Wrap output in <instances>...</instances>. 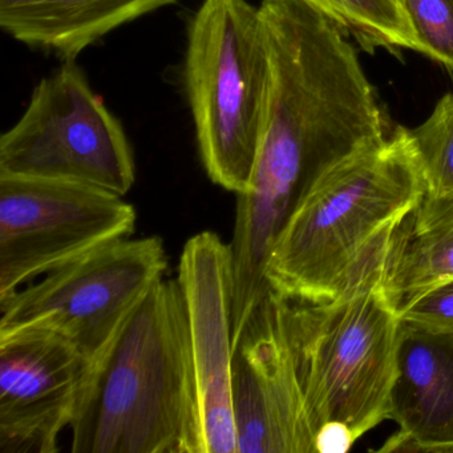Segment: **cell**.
Wrapping results in <instances>:
<instances>
[{
	"label": "cell",
	"mask_w": 453,
	"mask_h": 453,
	"mask_svg": "<svg viewBox=\"0 0 453 453\" xmlns=\"http://www.w3.org/2000/svg\"><path fill=\"white\" fill-rule=\"evenodd\" d=\"M400 318L453 335V280L413 302Z\"/></svg>",
	"instance_id": "e0dca14e"
},
{
	"label": "cell",
	"mask_w": 453,
	"mask_h": 453,
	"mask_svg": "<svg viewBox=\"0 0 453 453\" xmlns=\"http://www.w3.org/2000/svg\"><path fill=\"white\" fill-rule=\"evenodd\" d=\"M184 81L206 174L227 192H248L267 83L258 6L203 0L188 25Z\"/></svg>",
	"instance_id": "277c9868"
},
{
	"label": "cell",
	"mask_w": 453,
	"mask_h": 453,
	"mask_svg": "<svg viewBox=\"0 0 453 453\" xmlns=\"http://www.w3.org/2000/svg\"><path fill=\"white\" fill-rule=\"evenodd\" d=\"M357 441L347 426L338 423H328L318 431L315 436V452L343 453Z\"/></svg>",
	"instance_id": "ac0fdd59"
},
{
	"label": "cell",
	"mask_w": 453,
	"mask_h": 453,
	"mask_svg": "<svg viewBox=\"0 0 453 453\" xmlns=\"http://www.w3.org/2000/svg\"><path fill=\"white\" fill-rule=\"evenodd\" d=\"M380 269L325 303L288 299V334L314 437L338 423L357 440L388 418L400 315L381 290Z\"/></svg>",
	"instance_id": "3957f363"
},
{
	"label": "cell",
	"mask_w": 453,
	"mask_h": 453,
	"mask_svg": "<svg viewBox=\"0 0 453 453\" xmlns=\"http://www.w3.org/2000/svg\"><path fill=\"white\" fill-rule=\"evenodd\" d=\"M453 280V195L424 192L392 227L380 286L402 315L413 302Z\"/></svg>",
	"instance_id": "7c38bea8"
},
{
	"label": "cell",
	"mask_w": 453,
	"mask_h": 453,
	"mask_svg": "<svg viewBox=\"0 0 453 453\" xmlns=\"http://www.w3.org/2000/svg\"><path fill=\"white\" fill-rule=\"evenodd\" d=\"M177 280L184 296L197 383L201 453H238L233 403V259L213 232L185 242Z\"/></svg>",
	"instance_id": "9c48e42d"
},
{
	"label": "cell",
	"mask_w": 453,
	"mask_h": 453,
	"mask_svg": "<svg viewBox=\"0 0 453 453\" xmlns=\"http://www.w3.org/2000/svg\"><path fill=\"white\" fill-rule=\"evenodd\" d=\"M426 58L453 73V0H404Z\"/></svg>",
	"instance_id": "2e32d148"
},
{
	"label": "cell",
	"mask_w": 453,
	"mask_h": 453,
	"mask_svg": "<svg viewBox=\"0 0 453 453\" xmlns=\"http://www.w3.org/2000/svg\"><path fill=\"white\" fill-rule=\"evenodd\" d=\"M73 453H201L200 408L179 280H158L91 371Z\"/></svg>",
	"instance_id": "7a4b0ae2"
},
{
	"label": "cell",
	"mask_w": 453,
	"mask_h": 453,
	"mask_svg": "<svg viewBox=\"0 0 453 453\" xmlns=\"http://www.w3.org/2000/svg\"><path fill=\"white\" fill-rule=\"evenodd\" d=\"M177 0H0V27L15 41L76 58L112 33Z\"/></svg>",
	"instance_id": "4fadbf2b"
},
{
	"label": "cell",
	"mask_w": 453,
	"mask_h": 453,
	"mask_svg": "<svg viewBox=\"0 0 453 453\" xmlns=\"http://www.w3.org/2000/svg\"><path fill=\"white\" fill-rule=\"evenodd\" d=\"M424 192L410 129L360 145L299 198L267 259V285L291 301L338 298L381 266L392 227Z\"/></svg>",
	"instance_id": "6da1fadb"
},
{
	"label": "cell",
	"mask_w": 453,
	"mask_h": 453,
	"mask_svg": "<svg viewBox=\"0 0 453 453\" xmlns=\"http://www.w3.org/2000/svg\"><path fill=\"white\" fill-rule=\"evenodd\" d=\"M0 177L131 192L136 164L128 136L75 60L39 81L0 137Z\"/></svg>",
	"instance_id": "8992f818"
},
{
	"label": "cell",
	"mask_w": 453,
	"mask_h": 453,
	"mask_svg": "<svg viewBox=\"0 0 453 453\" xmlns=\"http://www.w3.org/2000/svg\"><path fill=\"white\" fill-rule=\"evenodd\" d=\"M426 192L453 195V91L434 105L426 121L411 129Z\"/></svg>",
	"instance_id": "9a60e30c"
},
{
	"label": "cell",
	"mask_w": 453,
	"mask_h": 453,
	"mask_svg": "<svg viewBox=\"0 0 453 453\" xmlns=\"http://www.w3.org/2000/svg\"><path fill=\"white\" fill-rule=\"evenodd\" d=\"M288 307V298L270 290L235 339L233 403L238 453L315 452Z\"/></svg>",
	"instance_id": "ba28073f"
},
{
	"label": "cell",
	"mask_w": 453,
	"mask_h": 453,
	"mask_svg": "<svg viewBox=\"0 0 453 453\" xmlns=\"http://www.w3.org/2000/svg\"><path fill=\"white\" fill-rule=\"evenodd\" d=\"M123 196L71 182L0 177V301L47 273L129 238Z\"/></svg>",
	"instance_id": "52a82bcc"
},
{
	"label": "cell",
	"mask_w": 453,
	"mask_h": 453,
	"mask_svg": "<svg viewBox=\"0 0 453 453\" xmlns=\"http://www.w3.org/2000/svg\"><path fill=\"white\" fill-rule=\"evenodd\" d=\"M327 15L368 54L378 50L400 54L413 51L426 57V49L413 26L404 0H307Z\"/></svg>",
	"instance_id": "5bb4252c"
},
{
	"label": "cell",
	"mask_w": 453,
	"mask_h": 453,
	"mask_svg": "<svg viewBox=\"0 0 453 453\" xmlns=\"http://www.w3.org/2000/svg\"><path fill=\"white\" fill-rule=\"evenodd\" d=\"M388 418L379 452H453V335L400 318Z\"/></svg>",
	"instance_id": "8fae6325"
},
{
	"label": "cell",
	"mask_w": 453,
	"mask_h": 453,
	"mask_svg": "<svg viewBox=\"0 0 453 453\" xmlns=\"http://www.w3.org/2000/svg\"><path fill=\"white\" fill-rule=\"evenodd\" d=\"M166 270L168 256L157 235L116 241L0 301V335L51 331L71 342L95 370Z\"/></svg>",
	"instance_id": "5b68a950"
},
{
	"label": "cell",
	"mask_w": 453,
	"mask_h": 453,
	"mask_svg": "<svg viewBox=\"0 0 453 453\" xmlns=\"http://www.w3.org/2000/svg\"><path fill=\"white\" fill-rule=\"evenodd\" d=\"M91 365L44 330L0 335V453H57L81 407Z\"/></svg>",
	"instance_id": "30bf717a"
}]
</instances>
